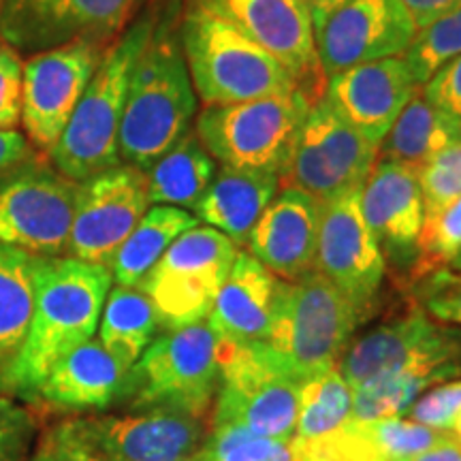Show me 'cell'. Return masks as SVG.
Masks as SVG:
<instances>
[{
    "mask_svg": "<svg viewBox=\"0 0 461 461\" xmlns=\"http://www.w3.org/2000/svg\"><path fill=\"white\" fill-rule=\"evenodd\" d=\"M112 282L107 265L73 257H34L32 319L5 387L32 393L62 355L95 336Z\"/></svg>",
    "mask_w": 461,
    "mask_h": 461,
    "instance_id": "1",
    "label": "cell"
},
{
    "mask_svg": "<svg viewBox=\"0 0 461 461\" xmlns=\"http://www.w3.org/2000/svg\"><path fill=\"white\" fill-rule=\"evenodd\" d=\"M194 112L197 95L180 39L169 24L157 26L131 75L118 135L120 158L148 171L186 135Z\"/></svg>",
    "mask_w": 461,
    "mask_h": 461,
    "instance_id": "2",
    "label": "cell"
},
{
    "mask_svg": "<svg viewBox=\"0 0 461 461\" xmlns=\"http://www.w3.org/2000/svg\"><path fill=\"white\" fill-rule=\"evenodd\" d=\"M157 28V17L143 15L103 54L99 67L51 149L56 171L73 182L122 165L118 149L120 122L129 95L132 68Z\"/></svg>",
    "mask_w": 461,
    "mask_h": 461,
    "instance_id": "3",
    "label": "cell"
},
{
    "mask_svg": "<svg viewBox=\"0 0 461 461\" xmlns=\"http://www.w3.org/2000/svg\"><path fill=\"white\" fill-rule=\"evenodd\" d=\"M180 45L205 105H233L299 90L285 67L199 0L184 14Z\"/></svg>",
    "mask_w": 461,
    "mask_h": 461,
    "instance_id": "4",
    "label": "cell"
},
{
    "mask_svg": "<svg viewBox=\"0 0 461 461\" xmlns=\"http://www.w3.org/2000/svg\"><path fill=\"white\" fill-rule=\"evenodd\" d=\"M359 321L353 303L314 269L297 282L278 278L272 327L263 344L282 370L303 384L338 366Z\"/></svg>",
    "mask_w": 461,
    "mask_h": 461,
    "instance_id": "5",
    "label": "cell"
},
{
    "mask_svg": "<svg viewBox=\"0 0 461 461\" xmlns=\"http://www.w3.org/2000/svg\"><path fill=\"white\" fill-rule=\"evenodd\" d=\"M221 383V346L207 322L165 331L126 374L118 402L131 411H176L207 419Z\"/></svg>",
    "mask_w": 461,
    "mask_h": 461,
    "instance_id": "6",
    "label": "cell"
},
{
    "mask_svg": "<svg viewBox=\"0 0 461 461\" xmlns=\"http://www.w3.org/2000/svg\"><path fill=\"white\" fill-rule=\"evenodd\" d=\"M312 105L303 90L233 105H205L194 135L224 167L280 176Z\"/></svg>",
    "mask_w": 461,
    "mask_h": 461,
    "instance_id": "7",
    "label": "cell"
},
{
    "mask_svg": "<svg viewBox=\"0 0 461 461\" xmlns=\"http://www.w3.org/2000/svg\"><path fill=\"white\" fill-rule=\"evenodd\" d=\"M240 248L212 227H193L167 248L140 288L165 331L203 322L233 267Z\"/></svg>",
    "mask_w": 461,
    "mask_h": 461,
    "instance_id": "8",
    "label": "cell"
},
{
    "mask_svg": "<svg viewBox=\"0 0 461 461\" xmlns=\"http://www.w3.org/2000/svg\"><path fill=\"white\" fill-rule=\"evenodd\" d=\"M221 383L212 423H230L258 436H295L302 383L282 370L263 342L221 344Z\"/></svg>",
    "mask_w": 461,
    "mask_h": 461,
    "instance_id": "9",
    "label": "cell"
},
{
    "mask_svg": "<svg viewBox=\"0 0 461 461\" xmlns=\"http://www.w3.org/2000/svg\"><path fill=\"white\" fill-rule=\"evenodd\" d=\"M378 160V146L344 122L325 96L310 107L285 169L282 188H297L319 203L359 190Z\"/></svg>",
    "mask_w": 461,
    "mask_h": 461,
    "instance_id": "10",
    "label": "cell"
},
{
    "mask_svg": "<svg viewBox=\"0 0 461 461\" xmlns=\"http://www.w3.org/2000/svg\"><path fill=\"white\" fill-rule=\"evenodd\" d=\"M79 182L32 167L0 184V244L34 257H60L71 238Z\"/></svg>",
    "mask_w": 461,
    "mask_h": 461,
    "instance_id": "11",
    "label": "cell"
},
{
    "mask_svg": "<svg viewBox=\"0 0 461 461\" xmlns=\"http://www.w3.org/2000/svg\"><path fill=\"white\" fill-rule=\"evenodd\" d=\"M312 28L325 77L403 56L419 32L400 0H342L327 14L312 17Z\"/></svg>",
    "mask_w": 461,
    "mask_h": 461,
    "instance_id": "12",
    "label": "cell"
},
{
    "mask_svg": "<svg viewBox=\"0 0 461 461\" xmlns=\"http://www.w3.org/2000/svg\"><path fill=\"white\" fill-rule=\"evenodd\" d=\"M137 0H0V43L41 54L75 41H105L129 20Z\"/></svg>",
    "mask_w": 461,
    "mask_h": 461,
    "instance_id": "13",
    "label": "cell"
},
{
    "mask_svg": "<svg viewBox=\"0 0 461 461\" xmlns=\"http://www.w3.org/2000/svg\"><path fill=\"white\" fill-rule=\"evenodd\" d=\"M361 210V188L322 203L314 269L325 276L366 319L376 303L387 267Z\"/></svg>",
    "mask_w": 461,
    "mask_h": 461,
    "instance_id": "14",
    "label": "cell"
},
{
    "mask_svg": "<svg viewBox=\"0 0 461 461\" xmlns=\"http://www.w3.org/2000/svg\"><path fill=\"white\" fill-rule=\"evenodd\" d=\"M101 58L96 41H75L28 58L22 67L20 122L34 146L54 149Z\"/></svg>",
    "mask_w": 461,
    "mask_h": 461,
    "instance_id": "15",
    "label": "cell"
},
{
    "mask_svg": "<svg viewBox=\"0 0 461 461\" xmlns=\"http://www.w3.org/2000/svg\"><path fill=\"white\" fill-rule=\"evenodd\" d=\"M146 171L118 165L79 182L68 257L107 265L148 212Z\"/></svg>",
    "mask_w": 461,
    "mask_h": 461,
    "instance_id": "16",
    "label": "cell"
},
{
    "mask_svg": "<svg viewBox=\"0 0 461 461\" xmlns=\"http://www.w3.org/2000/svg\"><path fill=\"white\" fill-rule=\"evenodd\" d=\"M276 58L314 103L327 77L316 54L312 14L303 0H199Z\"/></svg>",
    "mask_w": 461,
    "mask_h": 461,
    "instance_id": "17",
    "label": "cell"
},
{
    "mask_svg": "<svg viewBox=\"0 0 461 461\" xmlns=\"http://www.w3.org/2000/svg\"><path fill=\"white\" fill-rule=\"evenodd\" d=\"M68 425L112 461H194L207 436V419L176 411L73 419Z\"/></svg>",
    "mask_w": 461,
    "mask_h": 461,
    "instance_id": "18",
    "label": "cell"
},
{
    "mask_svg": "<svg viewBox=\"0 0 461 461\" xmlns=\"http://www.w3.org/2000/svg\"><path fill=\"white\" fill-rule=\"evenodd\" d=\"M423 361H461V338L434 325L419 305L344 350L338 370L353 389Z\"/></svg>",
    "mask_w": 461,
    "mask_h": 461,
    "instance_id": "19",
    "label": "cell"
},
{
    "mask_svg": "<svg viewBox=\"0 0 461 461\" xmlns=\"http://www.w3.org/2000/svg\"><path fill=\"white\" fill-rule=\"evenodd\" d=\"M419 90L403 56H393L331 75L322 96L346 124L380 146Z\"/></svg>",
    "mask_w": 461,
    "mask_h": 461,
    "instance_id": "20",
    "label": "cell"
},
{
    "mask_svg": "<svg viewBox=\"0 0 461 461\" xmlns=\"http://www.w3.org/2000/svg\"><path fill=\"white\" fill-rule=\"evenodd\" d=\"M321 212L322 203L303 190L282 188L248 235V255L286 282L314 272Z\"/></svg>",
    "mask_w": 461,
    "mask_h": 461,
    "instance_id": "21",
    "label": "cell"
},
{
    "mask_svg": "<svg viewBox=\"0 0 461 461\" xmlns=\"http://www.w3.org/2000/svg\"><path fill=\"white\" fill-rule=\"evenodd\" d=\"M361 210L384 258H393L400 265H414L425 221L417 171L393 160H376L361 186Z\"/></svg>",
    "mask_w": 461,
    "mask_h": 461,
    "instance_id": "22",
    "label": "cell"
},
{
    "mask_svg": "<svg viewBox=\"0 0 461 461\" xmlns=\"http://www.w3.org/2000/svg\"><path fill=\"white\" fill-rule=\"evenodd\" d=\"M276 286L278 278L255 257L240 250L207 316L218 342L230 346L265 342L272 327Z\"/></svg>",
    "mask_w": 461,
    "mask_h": 461,
    "instance_id": "23",
    "label": "cell"
},
{
    "mask_svg": "<svg viewBox=\"0 0 461 461\" xmlns=\"http://www.w3.org/2000/svg\"><path fill=\"white\" fill-rule=\"evenodd\" d=\"M129 367L101 339H86L58 359L32 391L39 400L68 411H103L118 402Z\"/></svg>",
    "mask_w": 461,
    "mask_h": 461,
    "instance_id": "24",
    "label": "cell"
},
{
    "mask_svg": "<svg viewBox=\"0 0 461 461\" xmlns=\"http://www.w3.org/2000/svg\"><path fill=\"white\" fill-rule=\"evenodd\" d=\"M280 177L272 171L221 167L210 188L194 205V218L241 246L252 227L278 194Z\"/></svg>",
    "mask_w": 461,
    "mask_h": 461,
    "instance_id": "25",
    "label": "cell"
},
{
    "mask_svg": "<svg viewBox=\"0 0 461 461\" xmlns=\"http://www.w3.org/2000/svg\"><path fill=\"white\" fill-rule=\"evenodd\" d=\"M461 141V129L425 101L420 90L403 107L378 146V160H393L419 171L438 152Z\"/></svg>",
    "mask_w": 461,
    "mask_h": 461,
    "instance_id": "26",
    "label": "cell"
},
{
    "mask_svg": "<svg viewBox=\"0 0 461 461\" xmlns=\"http://www.w3.org/2000/svg\"><path fill=\"white\" fill-rule=\"evenodd\" d=\"M216 176V160L194 132L180 141L146 171L148 199L154 205H173L194 210Z\"/></svg>",
    "mask_w": 461,
    "mask_h": 461,
    "instance_id": "27",
    "label": "cell"
},
{
    "mask_svg": "<svg viewBox=\"0 0 461 461\" xmlns=\"http://www.w3.org/2000/svg\"><path fill=\"white\" fill-rule=\"evenodd\" d=\"M461 361H423L403 367L387 376L374 380L366 387L355 389L353 414L348 423L406 417L412 403L434 384L459 376Z\"/></svg>",
    "mask_w": 461,
    "mask_h": 461,
    "instance_id": "28",
    "label": "cell"
},
{
    "mask_svg": "<svg viewBox=\"0 0 461 461\" xmlns=\"http://www.w3.org/2000/svg\"><path fill=\"white\" fill-rule=\"evenodd\" d=\"M197 224L199 221L194 214L182 207H149L109 263V272H112L115 285L140 286L149 269L165 255L167 248L180 238L184 230L197 227Z\"/></svg>",
    "mask_w": 461,
    "mask_h": 461,
    "instance_id": "29",
    "label": "cell"
},
{
    "mask_svg": "<svg viewBox=\"0 0 461 461\" xmlns=\"http://www.w3.org/2000/svg\"><path fill=\"white\" fill-rule=\"evenodd\" d=\"M158 316L140 286L115 285L103 305L99 339L124 367L135 366L158 331Z\"/></svg>",
    "mask_w": 461,
    "mask_h": 461,
    "instance_id": "30",
    "label": "cell"
},
{
    "mask_svg": "<svg viewBox=\"0 0 461 461\" xmlns=\"http://www.w3.org/2000/svg\"><path fill=\"white\" fill-rule=\"evenodd\" d=\"M34 308V255L0 244V384L24 344Z\"/></svg>",
    "mask_w": 461,
    "mask_h": 461,
    "instance_id": "31",
    "label": "cell"
},
{
    "mask_svg": "<svg viewBox=\"0 0 461 461\" xmlns=\"http://www.w3.org/2000/svg\"><path fill=\"white\" fill-rule=\"evenodd\" d=\"M355 389L346 383L338 366L310 378L299 391L295 436L314 442L342 429L353 414Z\"/></svg>",
    "mask_w": 461,
    "mask_h": 461,
    "instance_id": "32",
    "label": "cell"
},
{
    "mask_svg": "<svg viewBox=\"0 0 461 461\" xmlns=\"http://www.w3.org/2000/svg\"><path fill=\"white\" fill-rule=\"evenodd\" d=\"M194 461H305L297 436L269 438L230 423H212Z\"/></svg>",
    "mask_w": 461,
    "mask_h": 461,
    "instance_id": "33",
    "label": "cell"
},
{
    "mask_svg": "<svg viewBox=\"0 0 461 461\" xmlns=\"http://www.w3.org/2000/svg\"><path fill=\"white\" fill-rule=\"evenodd\" d=\"M380 461H406L438 445L455 440L453 431L425 428L412 419L389 417L370 423H348Z\"/></svg>",
    "mask_w": 461,
    "mask_h": 461,
    "instance_id": "34",
    "label": "cell"
},
{
    "mask_svg": "<svg viewBox=\"0 0 461 461\" xmlns=\"http://www.w3.org/2000/svg\"><path fill=\"white\" fill-rule=\"evenodd\" d=\"M457 56H461V5L420 28L411 48L403 51V60L419 86Z\"/></svg>",
    "mask_w": 461,
    "mask_h": 461,
    "instance_id": "35",
    "label": "cell"
},
{
    "mask_svg": "<svg viewBox=\"0 0 461 461\" xmlns=\"http://www.w3.org/2000/svg\"><path fill=\"white\" fill-rule=\"evenodd\" d=\"M461 250V194L451 203L428 214L420 229L417 258L412 265V280L419 276L447 267Z\"/></svg>",
    "mask_w": 461,
    "mask_h": 461,
    "instance_id": "36",
    "label": "cell"
},
{
    "mask_svg": "<svg viewBox=\"0 0 461 461\" xmlns=\"http://www.w3.org/2000/svg\"><path fill=\"white\" fill-rule=\"evenodd\" d=\"M414 305L431 319L461 327V269L438 267L411 282Z\"/></svg>",
    "mask_w": 461,
    "mask_h": 461,
    "instance_id": "37",
    "label": "cell"
},
{
    "mask_svg": "<svg viewBox=\"0 0 461 461\" xmlns=\"http://www.w3.org/2000/svg\"><path fill=\"white\" fill-rule=\"evenodd\" d=\"M425 216L451 203L461 194V141L438 152L417 171Z\"/></svg>",
    "mask_w": 461,
    "mask_h": 461,
    "instance_id": "38",
    "label": "cell"
},
{
    "mask_svg": "<svg viewBox=\"0 0 461 461\" xmlns=\"http://www.w3.org/2000/svg\"><path fill=\"white\" fill-rule=\"evenodd\" d=\"M461 411V380H447L425 391L406 417L425 425V428L451 431L455 419Z\"/></svg>",
    "mask_w": 461,
    "mask_h": 461,
    "instance_id": "39",
    "label": "cell"
},
{
    "mask_svg": "<svg viewBox=\"0 0 461 461\" xmlns=\"http://www.w3.org/2000/svg\"><path fill=\"white\" fill-rule=\"evenodd\" d=\"M34 438V419L15 402L0 397V461H20Z\"/></svg>",
    "mask_w": 461,
    "mask_h": 461,
    "instance_id": "40",
    "label": "cell"
},
{
    "mask_svg": "<svg viewBox=\"0 0 461 461\" xmlns=\"http://www.w3.org/2000/svg\"><path fill=\"white\" fill-rule=\"evenodd\" d=\"M420 95L461 129V56L438 68L428 82L420 86Z\"/></svg>",
    "mask_w": 461,
    "mask_h": 461,
    "instance_id": "41",
    "label": "cell"
},
{
    "mask_svg": "<svg viewBox=\"0 0 461 461\" xmlns=\"http://www.w3.org/2000/svg\"><path fill=\"white\" fill-rule=\"evenodd\" d=\"M34 461H112L105 455L86 445L68 425L65 423L51 428L48 434L43 436L41 445H39L37 453H34Z\"/></svg>",
    "mask_w": 461,
    "mask_h": 461,
    "instance_id": "42",
    "label": "cell"
},
{
    "mask_svg": "<svg viewBox=\"0 0 461 461\" xmlns=\"http://www.w3.org/2000/svg\"><path fill=\"white\" fill-rule=\"evenodd\" d=\"M22 115V62L0 48V131H14Z\"/></svg>",
    "mask_w": 461,
    "mask_h": 461,
    "instance_id": "43",
    "label": "cell"
},
{
    "mask_svg": "<svg viewBox=\"0 0 461 461\" xmlns=\"http://www.w3.org/2000/svg\"><path fill=\"white\" fill-rule=\"evenodd\" d=\"M403 9L408 11V15L412 17L417 31L429 26L431 22H436L438 17L447 15L448 11L457 9L461 0H400Z\"/></svg>",
    "mask_w": 461,
    "mask_h": 461,
    "instance_id": "44",
    "label": "cell"
},
{
    "mask_svg": "<svg viewBox=\"0 0 461 461\" xmlns=\"http://www.w3.org/2000/svg\"><path fill=\"white\" fill-rule=\"evenodd\" d=\"M31 157V146L22 132L0 131V173L14 169L15 165H22Z\"/></svg>",
    "mask_w": 461,
    "mask_h": 461,
    "instance_id": "45",
    "label": "cell"
},
{
    "mask_svg": "<svg viewBox=\"0 0 461 461\" xmlns=\"http://www.w3.org/2000/svg\"><path fill=\"white\" fill-rule=\"evenodd\" d=\"M406 461H461V442L455 438L451 442H445V445H438L429 451L414 455V457Z\"/></svg>",
    "mask_w": 461,
    "mask_h": 461,
    "instance_id": "46",
    "label": "cell"
},
{
    "mask_svg": "<svg viewBox=\"0 0 461 461\" xmlns=\"http://www.w3.org/2000/svg\"><path fill=\"white\" fill-rule=\"evenodd\" d=\"M303 3L308 5V9H310V14H312V17H316V15L327 14V11H331L333 7H338L342 0H303Z\"/></svg>",
    "mask_w": 461,
    "mask_h": 461,
    "instance_id": "47",
    "label": "cell"
},
{
    "mask_svg": "<svg viewBox=\"0 0 461 461\" xmlns=\"http://www.w3.org/2000/svg\"><path fill=\"white\" fill-rule=\"evenodd\" d=\"M451 431L455 434V438H457V440L461 442V411H459V414H457V419H455Z\"/></svg>",
    "mask_w": 461,
    "mask_h": 461,
    "instance_id": "48",
    "label": "cell"
},
{
    "mask_svg": "<svg viewBox=\"0 0 461 461\" xmlns=\"http://www.w3.org/2000/svg\"><path fill=\"white\" fill-rule=\"evenodd\" d=\"M447 267H453V269H461V250L457 252V255H455V258L451 263L447 265Z\"/></svg>",
    "mask_w": 461,
    "mask_h": 461,
    "instance_id": "49",
    "label": "cell"
},
{
    "mask_svg": "<svg viewBox=\"0 0 461 461\" xmlns=\"http://www.w3.org/2000/svg\"><path fill=\"white\" fill-rule=\"evenodd\" d=\"M305 461H325V459L316 457V455H308V453H305Z\"/></svg>",
    "mask_w": 461,
    "mask_h": 461,
    "instance_id": "50",
    "label": "cell"
},
{
    "mask_svg": "<svg viewBox=\"0 0 461 461\" xmlns=\"http://www.w3.org/2000/svg\"><path fill=\"white\" fill-rule=\"evenodd\" d=\"M32 461H34V459H32Z\"/></svg>",
    "mask_w": 461,
    "mask_h": 461,
    "instance_id": "51",
    "label": "cell"
}]
</instances>
